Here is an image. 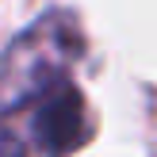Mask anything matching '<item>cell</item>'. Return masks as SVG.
I'll return each mask as SVG.
<instances>
[{
    "instance_id": "6da1fadb",
    "label": "cell",
    "mask_w": 157,
    "mask_h": 157,
    "mask_svg": "<svg viewBox=\"0 0 157 157\" xmlns=\"http://www.w3.org/2000/svg\"><path fill=\"white\" fill-rule=\"evenodd\" d=\"M81 50L69 19L50 15L38 27H31L0 69V115L19 111L23 104H35L54 81H61V65Z\"/></svg>"
},
{
    "instance_id": "7a4b0ae2",
    "label": "cell",
    "mask_w": 157,
    "mask_h": 157,
    "mask_svg": "<svg viewBox=\"0 0 157 157\" xmlns=\"http://www.w3.org/2000/svg\"><path fill=\"white\" fill-rule=\"evenodd\" d=\"M31 111V138L42 157H69L81 150L88 138V119H84V96L61 77L42 96L35 100Z\"/></svg>"
},
{
    "instance_id": "3957f363",
    "label": "cell",
    "mask_w": 157,
    "mask_h": 157,
    "mask_svg": "<svg viewBox=\"0 0 157 157\" xmlns=\"http://www.w3.org/2000/svg\"><path fill=\"white\" fill-rule=\"evenodd\" d=\"M0 157H27V142L8 123H0Z\"/></svg>"
}]
</instances>
